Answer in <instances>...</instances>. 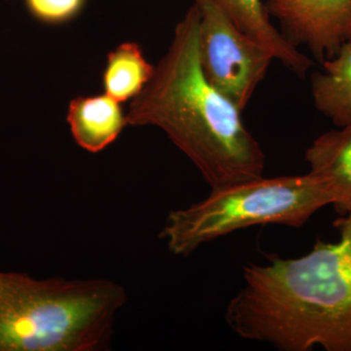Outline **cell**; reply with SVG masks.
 Listing matches in <instances>:
<instances>
[{"label": "cell", "instance_id": "cell-3", "mask_svg": "<svg viewBox=\"0 0 351 351\" xmlns=\"http://www.w3.org/2000/svg\"><path fill=\"white\" fill-rule=\"evenodd\" d=\"M127 300L123 286L110 279L0 270V351L108 350Z\"/></svg>", "mask_w": 351, "mask_h": 351}, {"label": "cell", "instance_id": "cell-11", "mask_svg": "<svg viewBox=\"0 0 351 351\" xmlns=\"http://www.w3.org/2000/svg\"><path fill=\"white\" fill-rule=\"evenodd\" d=\"M154 66L135 43H124L110 52L103 73L105 93L119 103L133 100L151 80Z\"/></svg>", "mask_w": 351, "mask_h": 351}, {"label": "cell", "instance_id": "cell-6", "mask_svg": "<svg viewBox=\"0 0 351 351\" xmlns=\"http://www.w3.org/2000/svg\"><path fill=\"white\" fill-rule=\"evenodd\" d=\"M288 43L306 46L318 63L351 41V0H267Z\"/></svg>", "mask_w": 351, "mask_h": 351}, {"label": "cell", "instance_id": "cell-12", "mask_svg": "<svg viewBox=\"0 0 351 351\" xmlns=\"http://www.w3.org/2000/svg\"><path fill=\"white\" fill-rule=\"evenodd\" d=\"M85 0H25L36 19L60 24L73 19L82 10Z\"/></svg>", "mask_w": 351, "mask_h": 351}, {"label": "cell", "instance_id": "cell-5", "mask_svg": "<svg viewBox=\"0 0 351 351\" xmlns=\"http://www.w3.org/2000/svg\"><path fill=\"white\" fill-rule=\"evenodd\" d=\"M199 11L201 66L209 82L240 112L267 75L274 53L245 34L217 0H193Z\"/></svg>", "mask_w": 351, "mask_h": 351}, {"label": "cell", "instance_id": "cell-4", "mask_svg": "<svg viewBox=\"0 0 351 351\" xmlns=\"http://www.w3.org/2000/svg\"><path fill=\"white\" fill-rule=\"evenodd\" d=\"M329 204L326 191L311 173L261 176L211 189L205 199L171 212L160 237L171 253L186 257L203 244L250 226L301 228Z\"/></svg>", "mask_w": 351, "mask_h": 351}, {"label": "cell", "instance_id": "cell-2", "mask_svg": "<svg viewBox=\"0 0 351 351\" xmlns=\"http://www.w3.org/2000/svg\"><path fill=\"white\" fill-rule=\"evenodd\" d=\"M199 19L193 3L126 119L129 125L161 129L216 189L261 177L265 156L242 112L203 73Z\"/></svg>", "mask_w": 351, "mask_h": 351}, {"label": "cell", "instance_id": "cell-9", "mask_svg": "<svg viewBox=\"0 0 351 351\" xmlns=\"http://www.w3.org/2000/svg\"><path fill=\"white\" fill-rule=\"evenodd\" d=\"M237 27L265 44L277 61L295 75L304 77L313 66V60L288 43L270 21L263 0H217Z\"/></svg>", "mask_w": 351, "mask_h": 351}, {"label": "cell", "instance_id": "cell-1", "mask_svg": "<svg viewBox=\"0 0 351 351\" xmlns=\"http://www.w3.org/2000/svg\"><path fill=\"white\" fill-rule=\"evenodd\" d=\"M334 225L338 242L245 265L244 285L225 314L235 334L282 351H351V211Z\"/></svg>", "mask_w": 351, "mask_h": 351}, {"label": "cell", "instance_id": "cell-8", "mask_svg": "<svg viewBox=\"0 0 351 351\" xmlns=\"http://www.w3.org/2000/svg\"><path fill=\"white\" fill-rule=\"evenodd\" d=\"M66 121L76 144L92 154L107 149L128 125L119 101L106 93L73 99Z\"/></svg>", "mask_w": 351, "mask_h": 351}, {"label": "cell", "instance_id": "cell-10", "mask_svg": "<svg viewBox=\"0 0 351 351\" xmlns=\"http://www.w3.org/2000/svg\"><path fill=\"white\" fill-rule=\"evenodd\" d=\"M322 71L311 76V91L316 110L337 127L351 123V41L341 46Z\"/></svg>", "mask_w": 351, "mask_h": 351}, {"label": "cell", "instance_id": "cell-7", "mask_svg": "<svg viewBox=\"0 0 351 351\" xmlns=\"http://www.w3.org/2000/svg\"><path fill=\"white\" fill-rule=\"evenodd\" d=\"M309 172L317 179L339 214L351 211V123L328 131L306 149Z\"/></svg>", "mask_w": 351, "mask_h": 351}]
</instances>
